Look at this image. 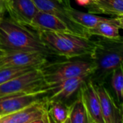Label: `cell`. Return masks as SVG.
I'll return each instance as SVG.
<instances>
[{"label":"cell","mask_w":123,"mask_h":123,"mask_svg":"<svg viewBox=\"0 0 123 123\" xmlns=\"http://www.w3.org/2000/svg\"><path fill=\"white\" fill-rule=\"evenodd\" d=\"M0 46L11 51H43L51 54L38 36L11 19L0 18Z\"/></svg>","instance_id":"3"},{"label":"cell","mask_w":123,"mask_h":123,"mask_svg":"<svg viewBox=\"0 0 123 123\" xmlns=\"http://www.w3.org/2000/svg\"><path fill=\"white\" fill-rule=\"evenodd\" d=\"M86 7L89 13L94 15H123V0H96Z\"/></svg>","instance_id":"15"},{"label":"cell","mask_w":123,"mask_h":123,"mask_svg":"<svg viewBox=\"0 0 123 123\" xmlns=\"http://www.w3.org/2000/svg\"><path fill=\"white\" fill-rule=\"evenodd\" d=\"M95 86L99 98L104 123H116L118 107L114 102L110 93L104 84L95 83Z\"/></svg>","instance_id":"14"},{"label":"cell","mask_w":123,"mask_h":123,"mask_svg":"<svg viewBox=\"0 0 123 123\" xmlns=\"http://www.w3.org/2000/svg\"><path fill=\"white\" fill-rule=\"evenodd\" d=\"M39 39L47 47L51 54L63 56L67 59L91 56L96 48V40L73 33L38 31Z\"/></svg>","instance_id":"1"},{"label":"cell","mask_w":123,"mask_h":123,"mask_svg":"<svg viewBox=\"0 0 123 123\" xmlns=\"http://www.w3.org/2000/svg\"><path fill=\"white\" fill-rule=\"evenodd\" d=\"M0 18H1V17H0Z\"/></svg>","instance_id":"31"},{"label":"cell","mask_w":123,"mask_h":123,"mask_svg":"<svg viewBox=\"0 0 123 123\" xmlns=\"http://www.w3.org/2000/svg\"><path fill=\"white\" fill-rule=\"evenodd\" d=\"M79 94L85 106L88 119L96 123H104L95 83L91 79L86 80L79 88Z\"/></svg>","instance_id":"10"},{"label":"cell","mask_w":123,"mask_h":123,"mask_svg":"<svg viewBox=\"0 0 123 123\" xmlns=\"http://www.w3.org/2000/svg\"><path fill=\"white\" fill-rule=\"evenodd\" d=\"M88 77L80 76L67 79L54 86L49 87V92L51 93L48 99L62 101L69 98L77 90L79 89L82 83Z\"/></svg>","instance_id":"13"},{"label":"cell","mask_w":123,"mask_h":123,"mask_svg":"<svg viewBox=\"0 0 123 123\" xmlns=\"http://www.w3.org/2000/svg\"><path fill=\"white\" fill-rule=\"evenodd\" d=\"M49 92L15 94L0 98V117L23 109L44 99Z\"/></svg>","instance_id":"9"},{"label":"cell","mask_w":123,"mask_h":123,"mask_svg":"<svg viewBox=\"0 0 123 123\" xmlns=\"http://www.w3.org/2000/svg\"><path fill=\"white\" fill-rule=\"evenodd\" d=\"M68 117L70 123H88V117L79 93L77 100L69 106Z\"/></svg>","instance_id":"19"},{"label":"cell","mask_w":123,"mask_h":123,"mask_svg":"<svg viewBox=\"0 0 123 123\" xmlns=\"http://www.w3.org/2000/svg\"><path fill=\"white\" fill-rule=\"evenodd\" d=\"M116 123H123V105L118 107L117 111V121Z\"/></svg>","instance_id":"22"},{"label":"cell","mask_w":123,"mask_h":123,"mask_svg":"<svg viewBox=\"0 0 123 123\" xmlns=\"http://www.w3.org/2000/svg\"><path fill=\"white\" fill-rule=\"evenodd\" d=\"M49 54L43 51H11L0 57V69L10 67L43 68L48 64Z\"/></svg>","instance_id":"6"},{"label":"cell","mask_w":123,"mask_h":123,"mask_svg":"<svg viewBox=\"0 0 123 123\" xmlns=\"http://www.w3.org/2000/svg\"><path fill=\"white\" fill-rule=\"evenodd\" d=\"M68 12L71 18L73 20V21L76 23L78 25L86 29V31L88 28L94 27L99 22L103 21L107 18L92 13L79 11L78 10L73 8L71 6L68 7Z\"/></svg>","instance_id":"17"},{"label":"cell","mask_w":123,"mask_h":123,"mask_svg":"<svg viewBox=\"0 0 123 123\" xmlns=\"http://www.w3.org/2000/svg\"><path fill=\"white\" fill-rule=\"evenodd\" d=\"M46 98L20 111L1 116L0 123H30L42 117L46 109Z\"/></svg>","instance_id":"11"},{"label":"cell","mask_w":123,"mask_h":123,"mask_svg":"<svg viewBox=\"0 0 123 123\" xmlns=\"http://www.w3.org/2000/svg\"><path fill=\"white\" fill-rule=\"evenodd\" d=\"M49 92L42 68L32 70L0 85V98L21 93Z\"/></svg>","instance_id":"5"},{"label":"cell","mask_w":123,"mask_h":123,"mask_svg":"<svg viewBox=\"0 0 123 123\" xmlns=\"http://www.w3.org/2000/svg\"><path fill=\"white\" fill-rule=\"evenodd\" d=\"M5 6L11 20L25 28H30L34 16L39 11L33 0H5Z\"/></svg>","instance_id":"8"},{"label":"cell","mask_w":123,"mask_h":123,"mask_svg":"<svg viewBox=\"0 0 123 123\" xmlns=\"http://www.w3.org/2000/svg\"><path fill=\"white\" fill-rule=\"evenodd\" d=\"M33 1L39 10L53 14L61 20H62L73 33L80 36L88 37L86 33V29L75 23L68 14V7L71 6L70 3H61L58 0H33Z\"/></svg>","instance_id":"7"},{"label":"cell","mask_w":123,"mask_h":123,"mask_svg":"<svg viewBox=\"0 0 123 123\" xmlns=\"http://www.w3.org/2000/svg\"><path fill=\"white\" fill-rule=\"evenodd\" d=\"M59 2L61 3H64V4H70V0H58Z\"/></svg>","instance_id":"28"},{"label":"cell","mask_w":123,"mask_h":123,"mask_svg":"<svg viewBox=\"0 0 123 123\" xmlns=\"http://www.w3.org/2000/svg\"><path fill=\"white\" fill-rule=\"evenodd\" d=\"M7 49H4V48L0 46V57L5 56L7 54Z\"/></svg>","instance_id":"26"},{"label":"cell","mask_w":123,"mask_h":123,"mask_svg":"<svg viewBox=\"0 0 123 123\" xmlns=\"http://www.w3.org/2000/svg\"><path fill=\"white\" fill-rule=\"evenodd\" d=\"M5 10V6L4 0H0V17L3 14Z\"/></svg>","instance_id":"24"},{"label":"cell","mask_w":123,"mask_h":123,"mask_svg":"<svg viewBox=\"0 0 123 123\" xmlns=\"http://www.w3.org/2000/svg\"><path fill=\"white\" fill-rule=\"evenodd\" d=\"M38 68L10 67L0 69V85Z\"/></svg>","instance_id":"21"},{"label":"cell","mask_w":123,"mask_h":123,"mask_svg":"<svg viewBox=\"0 0 123 123\" xmlns=\"http://www.w3.org/2000/svg\"><path fill=\"white\" fill-rule=\"evenodd\" d=\"M111 84L120 106L123 105V65L116 68L111 73Z\"/></svg>","instance_id":"20"},{"label":"cell","mask_w":123,"mask_h":123,"mask_svg":"<svg viewBox=\"0 0 123 123\" xmlns=\"http://www.w3.org/2000/svg\"><path fill=\"white\" fill-rule=\"evenodd\" d=\"M46 108L54 123H64L68 117L69 106H67L62 101L49 100L46 98Z\"/></svg>","instance_id":"18"},{"label":"cell","mask_w":123,"mask_h":123,"mask_svg":"<svg viewBox=\"0 0 123 123\" xmlns=\"http://www.w3.org/2000/svg\"><path fill=\"white\" fill-rule=\"evenodd\" d=\"M75 1L77 2V4H78L79 5H81V6H87L88 5L91 4V2L96 1V0H75Z\"/></svg>","instance_id":"23"},{"label":"cell","mask_w":123,"mask_h":123,"mask_svg":"<svg viewBox=\"0 0 123 123\" xmlns=\"http://www.w3.org/2000/svg\"><path fill=\"white\" fill-rule=\"evenodd\" d=\"M64 123H70V119H69V117H68V119L65 120V122Z\"/></svg>","instance_id":"29"},{"label":"cell","mask_w":123,"mask_h":123,"mask_svg":"<svg viewBox=\"0 0 123 123\" xmlns=\"http://www.w3.org/2000/svg\"><path fill=\"white\" fill-rule=\"evenodd\" d=\"M30 123H45V122H44V119H43V117H41L39 119H35V120L31 122Z\"/></svg>","instance_id":"27"},{"label":"cell","mask_w":123,"mask_h":123,"mask_svg":"<svg viewBox=\"0 0 123 123\" xmlns=\"http://www.w3.org/2000/svg\"><path fill=\"white\" fill-rule=\"evenodd\" d=\"M90 56L95 65L93 73L88 77L96 84H104L112 71L123 65V36L115 38L100 37Z\"/></svg>","instance_id":"2"},{"label":"cell","mask_w":123,"mask_h":123,"mask_svg":"<svg viewBox=\"0 0 123 123\" xmlns=\"http://www.w3.org/2000/svg\"><path fill=\"white\" fill-rule=\"evenodd\" d=\"M44 79L49 87L54 86L69 78L86 76L89 77L95 70V65L91 60H74L46 65L42 68Z\"/></svg>","instance_id":"4"},{"label":"cell","mask_w":123,"mask_h":123,"mask_svg":"<svg viewBox=\"0 0 123 123\" xmlns=\"http://www.w3.org/2000/svg\"><path fill=\"white\" fill-rule=\"evenodd\" d=\"M88 123H96V122H95L94 121H93V120L88 119Z\"/></svg>","instance_id":"30"},{"label":"cell","mask_w":123,"mask_h":123,"mask_svg":"<svg viewBox=\"0 0 123 123\" xmlns=\"http://www.w3.org/2000/svg\"><path fill=\"white\" fill-rule=\"evenodd\" d=\"M117 19L119 20L120 28L123 29V15H119V16H117Z\"/></svg>","instance_id":"25"},{"label":"cell","mask_w":123,"mask_h":123,"mask_svg":"<svg viewBox=\"0 0 123 123\" xmlns=\"http://www.w3.org/2000/svg\"><path fill=\"white\" fill-rule=\"evenodd\" d=\"M119 22L116 17L114 18H106L99 22L94 27L87 29L86 32L90 38L91 36H96L107 38H115L120 36L119 33Z\"/></svg>","instance_id":"16"},{"label":"cell","mask_w":123,"mask_h":123,"mask_svg":"<svg viewBox=\"0 0 123 123\" xmlns=\"http://www.w3.org/2000/svg\"><path fill=\"white\" fill-rule=\"evenodd\" d=\"M30 28L34 29L37 32L55 31L73 33L62 20L53 14L42 10H39L34 16Z\"/></svg>","instance_id":"12"}]
</instances>
